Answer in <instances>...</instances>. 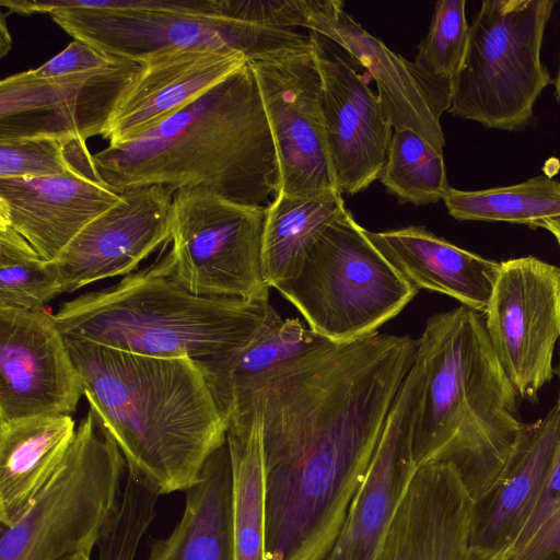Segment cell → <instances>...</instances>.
Instances as JSON below:
<instances>
[{
  "label": "cell",
  "instance_id": "6da1fadb",
  "mask_svg": "<svg viewBox=\"0 0 560 560\" xmlns=\"http://www.w3.org/2000/svg\"><path fill=\"white\" fill-rule=\"evenodd\" d=\"M417 351L418 339L378 331L331 343L236 408L261 419L266 560L327 559Z\"/></svg>",
  "mask_w": 560,
  "mask_h": 560
},
{
  "label": "cell",
  "instance_id": "7a4b0ae2",
  "mask_svg": "<svg viewBox=\"0 0 560 560\" xmlns=\"http://www.w3.org/2000/svg\"><path fill=\"white\" fill-rule=\"evenodd\" d=\"M66 340L83 396L121 452L127 475L159 495L196 486L228 432L201 364Z\"/></svg>",
  "mask_w": 560,
  "mask_h": 560
},
{
  "label": "cell",
  "instance_id": "3957f363",
  "mask_svg": "<svg viewBox=\"0 0 560 560\" xmlns=\"http://www.w3.org/2000/svg\"><path fill=\"white\" fill-rule=\"evenodd\" d=\"M112 188L201 189L266 207L280 190L278 156L247 62L148 133L92 155Z\"/></svg>",
  "mask_w": 560,
  "mask_h": 560
},
{
  "label": "cell",
  "instance_id": "277c9868",
  "mask_svg": "<svg viewBox=\"0 0 560 560\" xmlns=\"http://www.w3.org/2000/svg\"><path fill=\"white\" fill-rule=\"evenodd\" d=\"M423 387L413 423L417 466L452 465L474 500L498 479L526 424L481 312L434 314L418 338Z\"/></svg>",
  "mask_w": 560,
  "mask_h": 560
},
{
  "label": "cell",
  "instance_id": "5b68a950",
  "mask_svg": "<svg viewBox=\"0 0 560 560\" xmlns=\"http://www.w3.org/2000/svg\"><path fill=\"white\" fill-rule=\"evenodd\" d=\"M272 305L231 296H203L174 277L171 253L117 284L65 302L55 319L70 339L200 364L244 346Z\"/></svg>",
  "mask_w": 560,
  "mask_h": 560
},
{
  "label": "cell",
  "instance_id": "8992f818",
  "mask_svg": "<svg viewBox=\"0 0 560 560\" xmlns=\"http://www.w3.org/2000/svg\"><path fill=\"white\" fill-rule=\"evenodd\" d=\"M49 15L73 39L140 63L178 49L238 52L248 62L312 52L308 33L288 27V0H183L170 9L71 8Z\"/></svg>",
  "mask_w": 560,
  "mask_h": 560
},
{
  "label": "cell",
  "instance_id": "52a82bcc",
  "mask_svg": "<svg viewBox=\"0 0 560 560\" xmlns=\"http://www.w3.org/2000/svg\"><path fill=\"white\" fill-rule=\"evenodd\" d=\"M277 289L311 329L335 343L377 331L417 295L346 210L311 247L299 271Z\"/></svg>",
  "mask_w": 560,
  "mask_h": 560
},
{
  "label": "cell",
  "instance_id": "ba28073f",
  "mask_svg": "<svg viewBox=\"0 0 560 560\" xmlns=\"http://www.w3.org/2000/svg\"><path fill=\"white\" fill-rule=\"evenodd\" d=\"M551 0H486L469 25L463 63L451 80L448 113L488 128L516 131L555 83L540 58Z\"/></svg>",
  "mask_w": 560,
  "mask_h": 560
},
{
  "label": "cell",
  "instance_id": "9c48e42d",
  "mask_svg": "<svg viewBox=\"0 0 560 560\" xmlns=\"http://www.w3.org/2000/svg\"><path fill=\"white\" fill-rule=\"evenodd\" d=\"M126 468L118 446L89 409L61 465L11 526L0 560H62L91 553L117 509Z\"/></svg>",
  "mask_w": 560,
  "mask_h": 560
},
{
  "label": "cell",
  "instance_id": "30bf717a",
  "mask_svg": "<svg viewBox=\"0 0 560 560\" xmlns=\"http://www.w3.org/2000/svg\"><path fill=\"white\" fill-rule=\"evenodd\" d=\"M265 215L266 207L201 189L175 191L170 253L176 280L198 295L268 301L261 264Z\"/></svg>",
  "mask_w": 560,
  "mask_h": 560
},
{
  "label": "cell",
  "instance_id": "8fae6325",
  "mask_svg": "<svg viewBox=\"0 0 560 560\" xmlns=\"http://www.w3.org/2000/svg\"><path fill=\"white\" fill-rule=\"evenodd\" d=\"M485 315L492 348L518 396L535 400L560 338V268L534 256L502 261Z\"/></svg>",
  "mask_w": 560,
  "mask_h": 560
},
{
  "label": "cell",
  "instance_id": "7c38bea8",
  "mask_svg": "<svg viewBox=\"0 0 560 560\" xmlns=\"http://www.w3.org/2000/svg\"><path fill=\"white\" fill-rule=\"evenodd\" d=\"M143 70L124 60L108 68L51 78L28 71L0 82V140L54 137L86 142L105 132Z\"/></svg>",
  "mask_w": 560,
  "mask_h": 560
},
{
  "label": "cell",
  "instance_id": "4fadbf2b",
  "mask_svg": "<svg viewBox=\"0 0 560 560\" xmlns=\"http://www.w3.org/2000/svg\"><path fill=\"white\" fill-rule=\"evenodd\" d=\"M260 91L288 196L339 191L322 108V80L312 52L249 62Z\"/></svg>",
  "mask_w": 560,
  "mask_h": 560
},
{
  "label": "cell",
  "instance_id": "5bb4252c",
  "mask_svg": "<svg viewBox=\"0 0 560 560\" xmlns=\"http://www.w3.org/2000/svg\"><path fill=\"white\" fill-rule=\"evenodd\" d=\"M322 80L326 141L339 191L366 189L385 165L394 127L358 62L338 44L307 31Z\"/></svg>",
  "mask_w": 560,
  "mask_h": 560
},
{
  "label": "cell",
  "instance_id": "9a60e30c",
  "mask_svg": "<svg viewBox=\"0 0 560 560\" xmlns=\"http://www.w3.org/2000/svg\"><path fill=\"white\" fill-rule=\"evenodd\" d=\"M303 27L342 47L375 82L394 130L411 129L443 151L441 117L451 106V80L435 78L373 36L339 0H301Z\"/></svg>",
  "mask_w": 560,
  "mask_h": 560
},
{
  "label": "cell",
  "instance_id": "2e32d148",
  "mask_svg": "<svg viewBox=\"0 0 560 560\" xmlns=\"http://www.w3.org/2000/svg\"><path fill=\"white\" fill-rule=\"evenodd\" d=\"M81 378L55 315L0 307V422L70 416Z\"/></svg>",
  "mask_w": 560,
  "mask_h": 560
},
{
  "label": "cell",
  "instance_id": "e0dca14e",
  "mask_svg": "<svg viewBox=\"0 0 560 560\" xmlns=\"http://www.w3.org/2000/svg\"><path fill=\"white\" fill-rule=\"evenodd\" d=\"M173 195L160 185L121 190L120 199L52 260L63 292L130 275L160 245L171 242Z\"/></svg>",
  "mask_w": 560,
  "mask_h": 560
},
{
  "label": "cell",
  "instance_id": "ac0fdd59",
  "mask_svg": "<svg viewBox=\"0 0 560 560\" xmlns=\"http://www.w3.org/2000/svg\"><path fill=\"white\" fill-rule=\"evenodd\" d=\"M472 498L445 463L419 466L373 560H506L471 545Z\"/></svg>",
  "mask_w": 560,
  "mask_h": 560
},
{
  "label": "cell",
  "instance_id": "d6986e66",
  "mask_svg": "<svg viewBox=\"0 0 560 560\" xmlns=\"http://www.w3.org/2000/svg\"><path fill=\"white\" fill-rule=\"evenodd\" d=\"M422 387L423 369L417 353L389 411L368 474L326 560H373L418 468L412 438Z\"/></svg>",
  "mask_w": 560,
  "mask_h": 560
},
{
  "label": "cell",
  "instance_id": "ffe728a7",
  "mask_svg": "<svg viewBox=\"0 0 560 560\" xmlns=\"http://www.w3.org/2000/svg\"><path fill=\"white\" fill-rule=\"evenodd\" d=\"M120 195L100 177L93 160L65 175L0 178V223L51 261Z\"/></svg>",
  "mask_w": 560,
  "mask_h": 560
},
{
  "label": "cell",
  "instance_id": "44dd1931",
  "mask_svg": "<svg viewBox=\"0 0 560 560\" xmlns=\"http://www.w3.org/2000/svg\"><path fill=\"white\" fill-rule=\"evenodd\" d=\"M247 62L242 54L210 49H178L144 61L102 137L116 145L148 133Z\"/></svg>",
  "mask_w": 560,
  "mask_h": 560
},
{
  "label": "cell",
  "instance_id": "7402d4cb",
  "mask_svg": "<svg viewBox=\"0 0 560 560\" xmlns=\"http://www.w3.org/2000/svg\"><path fill=\"white\" fill-rule=\"evenodd\" d=\"M560 439V406L526 424L520 443L494 483L472 501L471 545L506 557L540 497Z\"/></svg>",
  "mask_w": 560,
  "mask_h": 560
},
{
  "label": "cell",
  "instance_id": "603a6c76",
  "mask_svg": "<svg viewBox=\"0 0 560 560\" xmlns=\"http://www.w3.org/2000/svg\"><path fill=\"white\" fill-rule=\"evenodd\" d=\"M365 235L386 260L417 290L446 294L485 313L500 265L436 236L421 225Z\"/></svg>",
  "mask_w": 560,
  "mask_h": 560
},
{
  "label": "cell",
  "instance_id": "cb8c5ba5",
  "mask_svg": "<svg viewBox=\"0 0 560 560\" xmlns=\"http://www.w3.org/2000/svg\"><path fill=\"white\" fill-rule=\"evenodd\" d=\"M331 343L296 318H282L273 307L261 327L240 349L201 364L226 421L261 384L285 366Z\"/></svg>",
  "mask_w": 560,
  "mask_h": 560
},
{
  "label": "cell",
  "instance_id": "d4e9b609",
  "mask_svg": "<svg viewBox=\"0 0 560 560\" xmlns=\"http://www.w3.org/2000/svg\"><path fill=\"white\" fill-rule=\"evenodd\" d=\"M75 434L71 416L0 422V522L11 526L51 479Z\"/></svg>",
  "mask_w": 560,
  "mask_h": 560
},
{
  "label": "cell",
  "instance_id": "484cf974",
  "mask_svg": "<svg viewBox=\"0 0 560 560\" xmlns=\"http://www.w3.org/2000/svg\"><path fill=\"white\" fill-rule=\"evenodd\" d=\"M231 483L225 442L208 459L200 481L186 491L175 528L151 544L148 560H233Z\"/></svg>",
  "mask_w": 560,
  "mask_h": 560
},
{
  "label": "cell",
  "instance_id": "4316f807",
  "mask_svg": "<svg viewBox=\"0 0 560 560\" xmlns=\"http://www.w3.org/2000/svg\"><path fill=\"white\" fill-rule=\"evenodd\" d=\"M233 560H266V478L261 419L245 404L228 419Z\"/></svg>",
  "mask_w": 560,
  "mask_h": 560
},
{
  "label": "cell",
  "instance_id": "83f0119b",
  "mask_svg": "<svg viewBox=\"0 0 560 560\" xmlns=\"http://www.w3.org/2000/svg\"><path fill=\"white\" fill-rule=\"evenodd\" d=\"M340 191L288 196L282 192L266 207L261 264L270 288L292 278L326 228L345 211Z\"/></svg>",
  "mask_w": 560,
  "mask_h": 560
},
{
  "label": "cell",
  "instance_id": "f1b7e54d",
  "mask_svg": "<svg viewBox=\"0 0 560 560\" xmlns=\"http://www.w3.org/2000/svg\"><path fill=\"white\" fill-rule=\"evenodd\" d=\"M445 207L459 221H503L536 226L560 215V183L540 175L521 184L482 190L450 187Z\"/></svg>",
  "mask_w": 560,
  "mask_h": 560
},
{
  "label": "cell",
  "instance_id": "f546056e",
  "mask_svg": "<svg viewBox=\"0 0 560 560\" xmlns=\"http://www.w3.org/2000/svg\"><path fill=\"white\" fill-rule=\"evenodd\" d=\"M378 179L400 203L415 206L443 200L450 189L443 151L411 129L394 130Z\"/></svg>",
  "mask_w": 560,
  "mask_h": 560
},
{
  "label": "cell",
  "instance_id": "4dcf8cb0",
  "mask_svg": "<svg viewBox=\"0 0 560 560\" xmlns=\"http://www.w3.org/2000/svg\"><path fill=\"white\" fill-rule=\"evenodd\" d=\"M61 293L55 262L44 259L21 234L0 223V307L44 311Z\"/></svg>",
  "mask_w": 560,
  "mask_h": 560
},
{
  "label": "cell",
  "instance_id": "1f68e13d",
  "mask_svg": "<svg viewBox=\"0 0 560 560\" xmlns=\"http://www.w3.org/2000/svg\"><path fill=\"white\" fill-rule=\"evenodd\" d=\"M85 142L54 137L0 140V178L68 174L92 162Z\"/></svg>",
  "mask_w": 560,
  "mask_h": 560
},
{
  "label": "cell",
  "instance_id": "d6a6232c",
  "mask_svg": "<svg viewBox=\"0 0 560 560\" xmlns=\"http://www.w3.org/2000/svg\"><path fill=\"white\" fill-rule=\"evenodd\" d=\"M466 0H440L434 5L427 36L419 43L415 63L427 73L452 80L465 58L469 25Z\"/></svg>",
  "mask_w": 560,
  "mask_h": 560
},
{
  "label": "cell",
  "instance_id": "836d02e7",
  "mask_svg": "<svg viewBox=\"0 0 560 560\" xmlns=\"http://www.w3.org/2000/svg\"><path fill=\"white\" fill-rule=\"evenodd\" d=\"M159 497L127 475L115 514L97 544V560H135Z\"/></svg>",
  "mask_w": 560,
  "mask_h": 560
},
{
  "label": "cell",
  "instance_id": "e575fe53",
  "mask_svg": "<svg viewBox=\"0 0 560 560\" xmlns=\"http://www.w3.org/2000/svg\"><path fill=\"white\" fill-rule=\"evenodd\" d=\"M124 60L105 54L88 43L73 39L51 59L27 71L36 78H51L108 68Z\"/></svg>",
  "mask_w": 560,
  "mask_h": 560
},
{
  "label": "cell",
  "instance_id": "d590c367",
  "mask_svg": "<svg viewBox=\"0 0 560 560\" xmlns=\"http://www.w3.org/2000/svg\"><path fill=\"white\" fill-rule=\"evenodd\" d=\"M506 560H560V502Z\"/></svg>",
  "mask_w": 560,
  "mask_h": 560
},
{
  "label": "cell",
  "instance_id": "8d00e7d4",
  "mask_svg": "<svg viewBox=\"0 0 560 560\" xmlns=\"http://www.w3.org/2000/svg\"><path fill=\"white\" fill-rule=\"evenodd\" d=\"M560 502V439L556 447L551 467L540 493V497L533 510L530 517L525 524L520 537L509 556L517 550L533 535L541 522L555 510ZM508 556V557H509Z\"/></svg>",
  "mask_w": 560,
  "mask_h": 560
},
{
  "label": "cell",
  "instance_id": "74e56055",
  "mask_svg": "<svg viewBox=\"0 0 560 560\" xmlns=\"http://www.w3.org/2000/svg\"><path fill=\"white\" fill-rule=\"evenodd\" d=\"M9 13V12H8ZM8 13H1L0 20V57H4L11 48L12 39L7 26L5 15Z\"/></svg>",
  "mask_w": 560,
  "mask_h": 560
},
{
  "label": "cell",
  "instance_id": "f35d334b",
  "mask_svg": "<svg viewBox=\"0 0 560 560\" xmlns=\"http://www.w3.org/2000/svg\"><path fill=\"white\" fill-rule=\"evenodd\" d=\"M536 226L548 230L560 244V215L542 220Z\"/></svg>",
  "mask_w": 560,
  "mask_h": 560
},
{
  "label": "cell",
  "instance_id": "ab89813d",
  "mask_svg": "<svg viewBox=\"0 0 560 560\" xmlns=\"http://www.w3.org/2000/svg\"><path fill=\"white\" fill-rule=\"evenodd\" d=\"M555 86H556V98L560 103V62H559V69L558 73L555 80Z\"/></svg>",
  "mask_w": 560,
  "mask_h": 560
},
{
  "label": "cell",
  "instance_id": "60d3db41",
  "mask_svg": "<svg viewBox=\"0 0 560 560\" xmlns=\"http://www.w3.org/2000/svg\"><path fill=\"white\" fill-rule=\"evenodd\" d=\"M62 560H92L91 553H78L68 558H65Z\"/></svg>",
  "mask_w": 560,
  "mask_h": 560
},
{
  "label": "cell",
  "instance_id": "b9f144b4",
  "mask_svg": "<svg viewBox=\"0 0 560 560\" xmlns=\"http://www.w3.org/2000/svg\"><path fill=\"white\" fill-rule=\"evenodd\" d=\"M557 404L560 406V396H559V400H558V402H557Z\"/></svg>",
  "mask_w": 560,
  "mask_h": 560
}]
</instances>
